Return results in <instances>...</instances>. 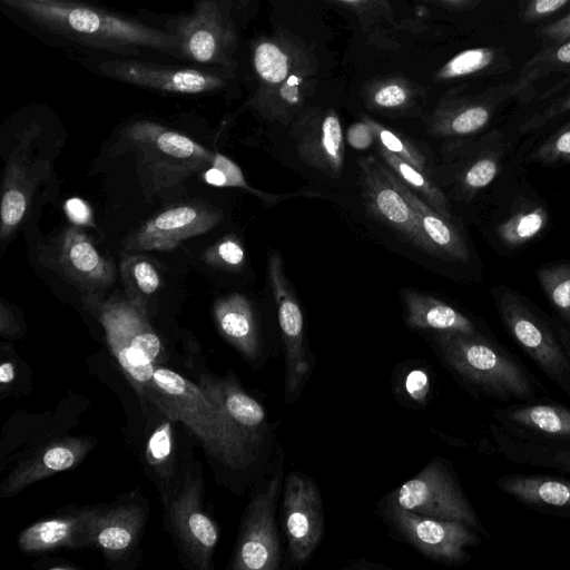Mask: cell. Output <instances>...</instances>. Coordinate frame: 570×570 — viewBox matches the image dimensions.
Segmentation results:
<instances>
[{"instance_id": "cell-1", "label": "cell", "mask_w": 570, "mask_h": 570, "mask_svg": "<svg viewBox=\"0 0 570 570\" xmlns=\"http://www.w3.org/2000/svg\"><path fill=\"white\" fill-rule=\"evenodd\" d=\"M0 8L26 31L78 56L179 59L177 39L163 20L91 0H0Z\"/></svg>"}, {"instance_id": "cell-2", "label": "cell", "mask_w": 570, "mask_h": 570, "mask_svg": "<svg viewBox=\"0 0 570 570\" xmlns=\"http://www.w3.org/2000/svg\"><path fill=\"white\" fill-rule=\"evenodd\" d=\"M151 383L157 405L169 419L186 424L213 456L235 469L256 459L263 440L235 423L198 385L165 367L155 368Z\"/></svg>"}, {"instance_id": "cell-3", "label": "cell", "mask_w": 570, "mask_h": 570, "mask_svg": "<svg viewBox=\"0 0 570 570\" xmlns=\"http://www.w3.org/2000/svg\"><path fill=\"white\" fill-rule=\"evenodd\" d=\"M434 340L450 367L478 393L500 402L537 401L541 384L513 353L483 332L436 333Z\"/></svg>"}, {"instance_id": "cell-4", "label": "cell", "mask_w": 570, "mask_h": 570, "mask_svg": "<svg viewBox=\"0 0 570 570\" xmlns=\"http://www.w3.org/2000/svg\"><path fill=\"white\" fill-rule=\"evenodd\" d=\"M122 147L135 155L140 181L150 195H166L210 166L214 154L190 137L141 119L120 131Z\"/></svg>"}, {"instance_id": "cell-5", "label": "cell", "mask_w": 570, "mask_h": 570, "mask_svg": "<svg viewBox=\"0 0 570 570\" xmlns=\"http://www.w3.org/2000/svg\"><path fill=\"white\" fill-rule=\"evenodd\" d=\"M499 317L515 344L570 397V325L500 285L491 289Z\"/></svg>"}, {"instance_id": "cell-6", "label": "cell", "mask_w": 570, "mask_h": 570, "mask_svg": "<svg viewBox=\"0 0 570 570\" xmlns=\"http://www.w3.org/2000/svg\"><path fill=\"white\" fill-rule=\"evenodd\" d=\"M75 60L91 72L161 94L179 96L209 95L224 90L232 80V69L197 65H176L145 58L77 56Z\"/></svg>"}, {"instance_id": "cell-7", "label": "cell", "mask_w": 570, "mask_h": 570, "mask_svg": "<svg viewBox=\"0 0 570 570\" xmlns=\"http://www.w3.org/2000/svg\"><path fill=\"white\" fill-rule=\"evenodd\" d=\"M163 21L177 39L180 60L233 68L237 43L233 0H193L189 11Z\"/></svg>"}, {"instance_id": "cell-8", "label": "cell", "mask_w": 570, "mask_h": 570, "mask_svg": "<svg viewBox=\"0 0 570 570\" xmlns=\"http://www.w3.org/2000/svg\"><path fill=\"white\" fill-rule=\"evenodd\" d=\"M97 312L107 341L124 370L140 385L153 381L154 361L161 343L153 331L146 306L129 297L85 298Z\"/></svg>"}, {"instance_id": "cell-9", "label": "cell", "mask_w": 570, "mask_h": 570, "mask_svg": "<svg viewBox=\"0 0 570 570\" xmlns=\"http://www.w3.org/2000/svg\"><path fill=\"white\" fill-rule=\"evenodd\" d=\"M391 503L421 515L461 522L490 537L458 481L439 460L401 485L392 494Z\"/></svg>"}, {"instance_id": "cell-10", "label": "cell", "mask_w": 570, "mask_h": 570, "mask_svg": "<svg viewBox=\"0 0 570 570\" xmlns=\"http://www.w3.org/2000/svg\"><path fill=\"white\" fill-rule=\"evenodd\" d=\"M42 255L43 264L76 286L83 298L102 297L116 277L112 262L104 257L81 226L75 224L61 230Z\"/></svg>"}, {"instance_id": "cell-11", "label": "cell", "mask_w": 570, "mask_h": 570, "mask_svg": "<svg viewBox=\"0 0 570 570\" xmlns=\"http://www.w3.org/2000/svg\"><path fill=\"white\" fill-rule=\"evenodd\" d=\"M223 213L205 203L189 202L171 206L142 223L124 240L127 250L175 249L188 238L215 228Z\"/></svg>"}, {"instance_id": "cell-12", "label": "cell", "mask_w": 570, "mask_h": 570, "mask_svg": "<svg viewBox=\"0 0 570 570\" xmlns=\"http://www.w3.org/2000/svg\"><path fill=\"white\" fill-rule=\"evenodd\" d=\"M390 518L415 548L442 563L466 562V549L481 542L479 533L461 522L421 515L395 504L391 505Z\"/></svg>"}, {"instance_id": "cell-13", "label": "cell", "mask_w": 570, "mask_h": 570, "mask_svg": "<svg viewBox=\"0 0 570 570\" xmlns=\"http://www.w3.org/2000/svg\"><path fill=\"white\" fill-rule=\"evenodd\" d=\"M491 424L528 443L570 451V409L556 402H519L494 407Z\"/></svg>"}, {"instance_id": "cell-14", "label": "cell", "mask_w": 570, "mask_h": 570, "mask_svg": "<svg viewBox=\"0 0 570 570\" xmlns=\"http://www.w3.org/2000/svg\"><path fill=\"white\" fill-rule=\"evenodd\" d=\"M268 276L285 345V400L289 403L301 392L309 372L304 345V320L299 304L284 273L282 256L277 252L269 254Z\"/></svg>"}, {"instance_id": "cell-15", "label": "cell", "mask_w": 570, "mask_h": 570, "mask_svg": "<svg viewBox=\"0 0 570 570\" xmlns=\"http://www.w3.org/2000/svg\"><path fill=\"white\" fill-rule=\"evenodd\" d=\"M32 131L23 132L6 164L0 205L2 240L8 239L24 219L33 193L49 175L48 160L31 157Z\"/></svg>"}, {"instance_id": "cell-16", "label": "cell", "mask_w": 570, "mask_h": 570, "mask_svg": "<svg viewBox=\"0 0 570 570\" xmlns=\"http://www.w3.org/2000/svg\"><path fill=\"white\" fill-rule=\"evenodd\" d=\"M358 166L363 197L370 212L410 243L435 256L433 247L421 229L414 209L384 174L381 163L370 156L361 159Z\"/></svg>"}, {"instance_id": "cell-17", "label": "cell", "mask_w": 570, "mask_h": 570, "mask_svg": "<svg viewBox=\"0 0 570 570\" xmlns=\"http://www.w3.org/2000/svg\"><path fill=\"white\" fill-rule=\"evenodd\" d=\"M279 481L272 479L252 501L243 527L233 569L275 570L279 562V544L274 522Z\"/></svg>"}, {"instance_id": "cell-18", "label": "cell", "mask_w": 570, "mask_h": 570, "mask_svg": "<svg viewBox=\"0 0 570 570\" xmlns=\"http://www.w3.org/2000/svg\"><path fill=\"white\" fill-rule=\"evenodd\" d=\"M284 528L293 560L306 561L321 540L323 512L317 488L312 480L297 473L286 480Z\"/></svg>"}, {"instance_id": "cell-19", "label": "cell", "mask_w": 570, "mask_h": 570, "mask_svg": "<svg viewBox=\"0 0 570 570\" xmlns=\"http://www.w3.org/2000/svg\"><path fill=\"white\" fill-rule=\"evenodd\" d=\"M169 510L170 524L178 543L197 567L208 568L218 534L215 523L199 505L198 488L194 480L186 482Z\"/></svg>"}, {"instance_id": "cell-20", "label": "cell", "mask_w": 570, "mask_h": 570, "mask_svg": "<svg viewBox=\"0 0 570 570\" xmlns=\"http://www.w3.org/2000/svg\"><path fill=\"white\" fill-rule=\"evenodd\" d=\"M293 137L299 159L331 178H340L345 147L340 118L333 110L294 128Z\"/></svg>"}, {"instance_id": "cell-21", "label": "cell", "mask_w": 570, "mask_h": 570, "mask_svg": "<svg viewBox=\"0 0 570 570\" xmlns=\"http://www.w3.org/2000/svg\"><path fill=\"white\" fill-rule=\"evenodd\" d=\"M381 167L392 184L414 209L421 229L433 247L435 256L446 261L468 262L470 249L462 232L452 219L441 215L416 193L407 187L385 164Z\"/></svg>"}, {"instance_id": "cell-22", "label": "cell", "mask_w": 570, "mask_h": 570, "mask_svg": "<svg viewBox=\"0 0 570 570\" xmlns=\"http://www.w3.org/2000/svg\"><path fill=\"white\" fill-rule=\"evenodd\" d=\"M495 485L522 505L570 518V478L542 474H503Z\"/></svg>"}, {"instance_id": "cell-23", "label": "cell", "mask_w": 570, "mask_h": 570, "mask_svg": "<svg viewBox=\"0 0 570 570\" xmlns=\"http://www.w3.org/2000/svg\"><path fill=\"white\" fill-rule=\"evenodd\" d=\"M96 512L97 510H83L37 522L20 533L18 546L24 552H42L58 547L90 543Z\"/></svg>"}, {"instance_id": "cell-24", "label": "cell", "mask_w": 570, "mask_h": 570, "mask_svg": "<svg viewBox=\"0 0 570 570\" xmlns=\"http://www.w3.org/2000/svg\"><path fill=\"white\" fill-rule=\"evenodd\" d=\"M218 409L242 429L264 440L267 430L264 407L244 390L233 376L216 380L203 375L197 384Z\"/></svg>"}, {"instance_id": "cell-25", "label": "cell", "mask_w": 570, "mask_h": 570, "mask_svg": "<svg viewBox=\"0 0 570 570\" xmlns=\"http://www.w3.org/2000/svg\"><path fill=\"white\" fill-rule=\"evenodd\" d=\"M89 450V443L80 439H67L47 446L38 455L18 468L4 482L2 492L11 495L24 487L52 473L65 471L78 463Z\"/></svg>"}, {"instance_id": "cell-26", "label": "cell", "mask_w": 570, "mask_h": 570, "mask_svg": "<svg viewBox=\"0 0 570 570\" xmlns=\"http://www.w3.org/2000/svg\"><path fill=\"white\" fill-rule=\"evenodd\" d=\"M402 295L407 312L406 323L414 328L436 333H482L472 320L443 301L407 289Z\"/></svg>"}, {"instance_id": "cell-27", "label": "cell", "mask_w": 570, "mask_h": 570, "mask_svg": "<svg viewBox=\"0 0 570 570\" xmlns=\"http://www.w3.org/2000/svg\"><path fill=\"white\" fill-rule=\"evenodd\" d=\"M550 220L548 207L540 199L519 196L494 227L500 245L515 250L539 237Z\"/></svg>"}, {"instance_id": "cell-28", "label": "cell", "mask_w": 570, "mask_h": 570, "mask_svg": "<svg viewBox=\"0 0 570 570\" xmlns=\"http://www.w3.org/2000/svg\"><path fill=\"white\" fill-rule=\"evenodd\" d=\"M142 509L135 505L98 511L91 527L90 543H96L108 557L127 552L142 525Z\"/></svg>"}, {"instance_id": "cell-29", "label": "cell", "mask_w": 570, "mask_h": 570, "mask_svg": "<svg viewBox=\"0 0 570 570\" xmlns=\"http://www.w3.org/2000/svg\"><path fill=\"white\" fill-rule=\"evenodd\" d=\"M505 149L503 136L497 130L475 142L458 174V185L463 196L471 198L495 180L501 170Z\"/></svg>"}, {"instance_id": "cell-30", "label": "cell", "mask_w": 570, "mask_h": 570, "mask_svg": "<svg viewBox=\"0 0 570 570\" xmlns=\"http://www.w3.org/2000/svg\"><path fill=\"white\" fill-rule=\"evenodd\" d=\"M214 316L223 335L246 356L255 357L258 334L249 301L237 293L224 296L214 305Z\"/></svg>"}, {"instance_id": "cell-31", "label": "cell", "mask_w": 570, "mask_h": 570, "mask_svg": "<svg viewBox=\"0 0 570 570\" xmlns=\"http://www.w3.org/2000/svg\"><path fill=\"white\" fill-rule=\"evenodd\" d=\"M495 446L514 463L556 470L570 475V451L512 439L491 425Z\"/></svg>"}, {"instance_id": "cell-32", "label": "cell", "mask_w": 570, "mask_h": 570, "mask_svg": "<svg viewBox=\"0 0 570 570\" xmlns=\"http://www.w3.org/2000/svg\"><path fill=\"white\" fill-rule=\"evenodd\" d=\"M379 153L385 164L407 187L441 215L452 219L450 204L441 189L419 170L380 145Z\"/></svg>"}, {"instance_id": "cell-33", "label": "cell", "mask_w": 570, "mask_h": 570, "mask_svg": "<svg viewBox=\"0 0 570 570\" xmlns=\"http://www.w3.org/2000/svg\"><path fill=\"white\" fill-rule=\"evenodd\" d=\"M493 106L489 102H464L444 110L435 120L434 131L442 136H466L483 129Z\"/></svg>"}, {"instance_id": "cell-34", "label": "cell", "mask_w": 570, "mask_h": 570, "mask_svg": "<svg viewBox=\"0 0 570 570\" xmlns=\"http://www.w3.org/2000/svg\"><path fill=\"white\" fill-rule=\"evenodd\" d=\"M120 274L126 296L144 306L161 282L156 267L142 255L125 256L120 263Z\"/></svg>"}, {"instance_id": "cell-35", "label": "cell", "mask_w": 570, "mask_h": 570, "mask_svg": "<svg viewBox=\"0 0 570 570\" xmlns=\"http://www.w3.org/2000/svg\"><path fill=\"white\" fill-rule=\"evenodd\" d=\"M535 277L557 316L570 325V261L541 265Z\"/></svg>"}, {"instance_id": "cell-36", "label": "cell", "mask_w": 570, "mask_h": 570, "mask_svg": "<svg viewBox=\"0 0 570 570\" xmlns=\"http://www.w3.org/2000/svg\"><path fill=\"white\" fill-rule=\"evenodd\" d=\"M255 71L268 85H277L288 75V58L273 42L264 41L256 46L253 56Z\"/></svg>"}, {"instance_id": "cell-37", "label": "cell", "mask_w": 570, "mask_h": 570, "mask_svg": "<svg viewBox=\"0 0 570 570\" xmlns=\"http://www.w3.org/2000/svg\"><path fill=\"white\" fill-rule=\"evenodd\" d=\"M529 161L543 167L570 163V121L542 141L529 156Z\"/></svg>"}, {"instance_id": "cell-38", "label": "cell", "mask_w": 570, "mask_h": 570, "mask_svg": "<svg viewBox=\"0 0 570 570\" xmlns=\"http://www.w3.org/2000/svg\"><path fill=\"white\" fill-rule=\"evenodd\" d=\"M491 48H472L459 52L450 59L438 72L440 80L464 77L485 69L494 59Z\"/></svg>"}, {"instance_id": "cell-39", "label": "cell", "mask_w": 570, "mask_h": 570, "mask_svg": "<svg viewBox=\"0 0 570 570\" xmlns=\"http://www.w3.org/2000/svg\"><path fill=\"white\" fill-rule=\"evenodd\" d=\"M364 121L372 128L375 139L380 141L381 146L425 173L426 161L420 149L373 119L364 117Z\"/></svg>"}, {"instance_id": "cell-40", "label": "cell", "mask_w": 570, "mask_h": 570, "mask_svg": "<svg viewBox=\"0 0 570 570\" xmlns=\"http://www.w3.org/2000/svg\"><path fill=\"white\" fill-rule=\"evenodd\" d=\"M202 258L214 267L237 271L244 265L245 252L236 236L227 235L208 247Z\"/></svg>"}, {"instance_id": "cell-41", "label": "cell", "mask_w": 570, "mask_h": 570, "mask_svg": "<svg viewBox=\"0 0 570 570\" xmlns=\"http://www.w3.org/2000/svg\"><path fill=\"white\" fill-rule=\"evenodd\" d=\"M171 425L169 422L160 424L150 435L147 445V458L150 464L163 466L171 454Z\"/></svg>"}, {"instance_id": "cell-42", "label": "cell", "mask_w": 570, "mask_h": 570, "mask_svg": "<svg viewBox=\"0 0 570 570\" xmlns=\"http://www.w3.org/2000/svg\"><path fill=\"white\" fill-rule=\"evenodd\" d=\"M212 166L220 169L226 178L225 187H238L243 188L258 197H261L263 200H267V195L252 188L248 186V184L245 180L244 174L239 166L234 163L232 159L226 157L223 154L214 153Z\"/></svg>"}, {"instance_id": "cell-43", "label": "cell", "mask_w": 570, "mask_h": 570, "mask_svg": "<svg viewBox=\"0 0 570 570\" xmlns=\"http://www.w3.org/2000/svg\"><path fill=\"white\" fill-rule=\"evenodd\" d=\"M568 111H570V94L531 116L520 126L519 129L521 132L535 130Z\"/></svg>"}, {"instance_id": "cell-44", "label": "cell", "mask_w": 570, "mask_h": 570, "mask_svg": "<svg viewBox=\"0 0 570 570\" xmlns=\"http://www.w3.org/2000/svg\"><path fill=\"white\" fill-rule=\"evenodd\" d=\"M407 99L409 91L397 83H389L380 87L372 97L374 105L384 109L402 107Z\"/></svg>"}, {"instance_id": "cell-45", "label": "cell", "mask_w": 570, "mask_h": 570, "mask_svg": "<svg viewBox=\"0 0 570 570\" xmlns=\"http://www.w3.org/2000/svg\"><path fill=\"white\" fill-rule=\"evenodd\" d=\"M65 213L69 220L78 226H95L89 205L81 198H69L65 203Z\"/></svg>"}, {"instance_id": "cell-46", "label": "cell", "mask_w": 570, "mask_h": 570, "mask_svg": "<svg viewBox=\"0 0 570 570\" xmlns=\"http://www.w3.org/2000/svg\"><path fill=\"white\" fill-rule=\"evenodd\" d=\"M405 390L416 402H424L430 392L428 374L422 370L411 371L405 379Z\"/></svg>"}, {"instance_id": "cell-47", "label": "cell", "mask_w": 570, "mask_h": 570, "mask_svg": "<svg viewBox=\"0 0 570 570\" xmlns=\"http://www.w3.org/2000/svg\"><path fill=\"white\" fill-rule=\"evenodd\" d=\"M346 139L351 147L362 150L373 144L375 135L368 124L363 120L353 124L347 129Z\"/></svg>"}, {"instance_id": "cell-48", "label": "cell", "mask_w": 570, "mask_h": 570, "mask_svg": "<svg viewBox=\"0 0 570 570\" xmlns=\"http://www.w3.org/2000/svg\"><path fill=\"white\" fill-rule=\"evenodd\" d=\"M569 0H531L525 8L524 21H534L559 10Z\"/></svg>"}, {"instance_id": "cell-49", "label": "cell", "mask_w": 570, "mask_h": 570, "mask_svg": "<svg viewBox=\"0 0 570 570\" xmlns=\"http://www.w3.org/2000/svg\"><path fill=\"white\" fill-rule=\"evenodd\" d=\"M541 36L553 40L562 41L570 37V13L561 20L542 29Z\"/></svg>"}, {"instance_id": "cell-50", "label": "cell", "mask_w": 570, "mask_h": 570, "mask_svg": "<svg viewBox=\"0 0 570 570\" xmlns=\"http://www.w3.org/2000/svg\"><path fill=\"white\" fill-rule=\"evenodd\" d=\"M202 178L206 184L215 187H225L226 184L224 173L212 165L202 171Z\"/></svg>"}, {"instance_id": "cell-51", "label": "cell", "mask_w": 570, "mask_h": 570, "mask_svg": "<svg viewBox=\"0 0 570 570\" xmlns=\"http://www.w3.org/2000/svg\"><path fill=\"white\" fill-rule=\"evenodd\" d=\"M552 57L559 63L570 65V41L558 47Z\"/></svg>"}, {"instance_id": "cell-52", "label": "cell", "mask_w": 570, "mask_h": 570, "mask_svg": "<svg viewBox=\"0 0 570 570\" xmlns=\"http://www.w3.org/2000/svg\"><path fill=\"white\" fill-rule=\"evenodd\" d=\"M14 377V368L13 364L10 362H4L0 366V382L2 384L10 383Z\"/></svg>"}, {"instance_id": "cell-53", "label": "cell", "mask_w": 570, "mask_h": 570, "mask_svg": "<svg viewBox=\"0 0 570 570\" xmlns=\"http://www.w3.org/2000/svg\"><path fill=\"white\" fill-rule=\"evenodd\" d=\"M446 1H449V2H453V3H460V2H463V1H465V0H446Z\"/></svg>"}, {"instance_id": "cell-54", "label": "cell", "mask_w": 570, "mask_h": 570, "mask_svg": "<svg viewBox=\"0 0 570 570\" xmlns=\"http://www.w3.org/2000/svg\"><path fill=\"white\" fill-rule=\"evenodd\" d=\"M341 1L353 3V2H358L361 0H341Z\"/></svg>"}]
</instances>
